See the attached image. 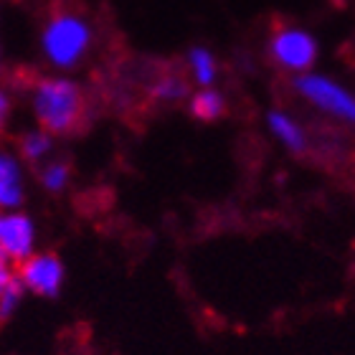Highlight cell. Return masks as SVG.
Returning <instances> with one entry per match:
<instances>
[{"mask_svg": "<svg viewBox=\"0 0 355 355\" xmlns=\"http://www.w3.org/2000/svg\"><path fill=\"white\" fill-rule=\"evenodd\" d=\"M31 114L36 127L46 130L53 137L74 132L82 125L87 112V96L82 84L69 74H46L38 76L28 92Z\"/></svg>", "mask_w": 355, "mask_h": 355, "instance_id": "cell-2", "label": "cell"}, {"mask_svg": "<svg viewBox=\"0 0 355 355\" xmlns=\"http://www.w3.org/2000/svg\"><path fill=\"white\" fill-rule=\"evenodd\" d=\"M226 107H229L226 94L218 87L196 89L188 94V112L198 122H218L226 114Z\"/></svg>", "mask_w": 355, "mask_h": 355, "instance_id": "cell-10", "label": "cell"}, {"mask_svg": "<svg viewBox=\"0 0 355 355\" xmlns=\"http://www.w3.org/2000/svg\"><path fill=\"white\" fill-rule=\"evenodd\" d=\"M185 71H188V82L196 89L216 87V82H218V59L208 46H191L185 53Z\"/></svg>", "mask_w": 355, "mask_h": 355, "instance_id": "cell-9", "label": "cell"}, {"mask_svg": "<svg viewBox=\"0 0 355 355\" xmlns=\"http://www.w3.org/2000/svg\"><path fill=\"white\" fill-rule=\"evenodd\" d=\"M266 53L279 71L300 76L318 67L320 41L310 28L297 26V23H284L272 31V36L266 41Z\"/></svg>", "mask_w": 355, "mask_h": 355, "instance_id": "cell-4", "label": "cell"}, {"mask_svg": "<svg viewBox=\"0 0 355 355\" xmlns=\"http://www.w3.org/2000/svg\"><path fill=\"white\" fill-rule=\"evenodd\" d=\"M28 196V175L26 163L10 148H0V211L23 208Z\"/></svg>", "mask_w": 355, "mask_h": 355, "instance_id": "cell-7", "label": "cell"}, {"mask_svg": "<svg viewBox=\"0 0 355 355\" xmlns=\"http://www.w3.org/2000/svg\"><path fill=\"white\" fill-rule=\"evenodd\" d=\"M0 252L13 264H21L33 252H38V223L28 211H0Z\"/></svg>", "mask_w": 355, "mask_h": 355, "instance_id": "cell-6", "label": "cell"}, {"mask_svg": "<svg viewBox=\"0 0 355 355\" xmlns=\"http://www.w3.org/2000/svg\"><path fill=\"white\" fill-rule=\"evenodd\" d=\"M38 185L51 196H59V193L67 191L71 185V168H69L67 160L51 157V160L38 165Z\"/></svg>", "mask_w": 355, "mask_h": 355, "instance_id": "cell-13", "label": "cell"}, {"mask_svg": "<svg viewBox=\"0 0 355 355\" xmlns=\"http://www.w3.org/2000/svg\"><path fill=\"white\" fill-rule=\"evenodd\" d=\"M188 94H191L188 79H183V76H178V74H163L150 84V99H153L155 104L185 102Z\"/></svg>", "mask_w": 355, "mask_h": 355, "instance_id": "cell-12", "label": "cell"}, {"mask_svg": "<svg viewBox=\"0 0 355 355\" xmlns=\"http://www.w3.org/2000/svg\"><path fill=\"white\" fill-rule=\"evenodd\" d=\"M15 279L28 292L41 300H53L61 295V289L67 284V264L59 254L53 252H33L28 259L15 264Z\"/></svg>", "mask_w": 355, "mask_h": 355, "instance_id": "cell-5", "label": "cell"}, {"mask_svg": "<svg viewBox=\"0 0 355 355\" xmlns=\"http://www.w3.org/2000/svg\"><path fill=\"white\" fill-rule=\"evenodd\" d=\"M23 297H26V292H23V287L18 284V279H15L13 284H8V287L0 292V320L13 318L15 312H18V307H21Z\"/></svg>", "mask_w": 355, "mask_h": 355, "instance_id": "cell-14", "label": "cell"}, {"mask_svg": "<svg viewBox=\"0 0 355 355\" xmlns=\"http://www.w3.org/2000/svg\"><path fill=\"white\" fill-rule=\"evenodd\" d=\"M292 89L304 104H310L312 110L320 114L343 122V125H353L355 122V94L340 79L333 74L312 69L307 74L292 76Z\"/></svg>", "mask_w": 355, "mask_h": 355, "instance_id": "cell-3", "label": "cell"}, {"mask_svg": "<svg viewBox=\"0 0 355 355\" xmlns=\"http://www.w3.org/2000/svg\"><path fill=\"white\" fill-rule=\"evenodd\" d=\"M94 49V26L82 10L59 8L38 31V53L53 74H71Z\"/></svg>", "mask_w": 355, "mask_h": 355, "instance_id": "cell-1", "label": "cell"}, {"mask_svg": "<svg viewBox=\"0 0 355 355\" xmlns=\"http://www.w3.org/2000/svg\"><path fill=\"white\" fill-rule=\"evenodd\" d=\"M13 282H15V264L0 252V292H3L8 284H13Z\"/></svg>", "mask_w": 355, "mask_h": 355, "instance_id": "cell-16", "label": "cell"}, {"mask_svg": "<svg viewBox=\"0 0 355 355\" xmlns=\"http://www.w3.org/2000/svg\"><path fill=\"white\" fill-rule=\"evenodd\" d=\"M10 114H13V96L6 87H0V135L10 125Z\"/></svg>", "mask_w": 355, "mask_h": 355, "instance_id": "cell-15", "label": "cell"}, {"mask_svg": "<svg viewBox=\"0 0 355 355\" xmlns=\"http://www.w3.org/2000/svg\"><path fill=\"white\" fill-rule=\"evenodd\" d=\"M53 148H56V137L49 135L46 130H41V127H33V130H26L21 135L15 153H18L23 163L41 165L53 157Z\"/></svg>", "mask_w": 355, "mask_h": 355, "instance_id": "cell-11", "label": "cell"}, {"mask_svg": "<svg viewBox=\"0 0 355 355\" xmlns=\"http://www.w3.org/2000/svg\"><path fill=\"white\" fill-rule=\"evenodd\" d=\"M0 15H3V0H0Z\"/></svg>", "mask_w": 355, "mask_h": 355, "instance_id": "cell-18", "label": "cell"}, {"mask_svg": "<svg viewBox=\"0 0 355 355\" xmlns=\"http://www.w3.org/2000/svg\"><path fill=\"white\" fill-rule=\"evenodd\" d=\"M0 69H3V46H0Z\"/></svg>", "mask_w": 355, "mask_h": 355, "instance_id": "cell-17", "label": "cell"}, {"mask_svg": "<svg viewBox=\"0 0 355 355\" xmlns=\"http://www.w3.org/2000/svg\"><path fill=\"white\" fill-rule=\"evenodd\" d=\"M264 125L266 132L272 135V140L292 155H304L310 150V135H307L302 122L295 114H289L287 110H269Z\"/></svg>", "mask_w": 355, "mask_h": 355, "instance_id": "cell-8", "label": "cell"}]
</instances>
